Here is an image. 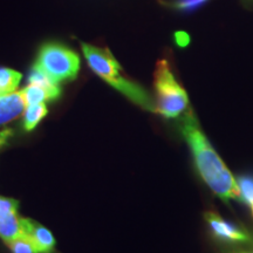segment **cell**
Returning a JSON list of instances; mask_svg holds the SVG:
<instances>
[{
	"mask_svg": "<svg viewBox=\"0 0 253 253\" xmlns=\"http://www.w3.org/2000/svg\"><path fill=\"white\" fill-rule=\"evenodd\" d=\"M179 130L194 155L199 175L209 188L226 203L230 199H239L238 182L202 131L191 110H188L183 115L179 122Z\"/></svg>",
	"mask_w": 253,
	"mask_h": 253,
	"instance_id": "cell-1",
	"label": "cell"
},
{
	"mask_svg": "<svg viewBox=\"0 0 253 253\" xmlns=\"http://www.w3.org/2000/svg\"><path fill=\"white\" fill-rule=\"evenodd\" d=\"M81 48L88 66L97 77L128 97L131 102L145 110L156 113V103L151 100L148 91H145L138 84L125 77L121 65L109 49L101 48L86 42L81 43Z\"/></svg>",
	"mask_w": 253,
	"mask_h": 253,
	"instance_id": "cell-2",
	"label": "cell"
},
{
	"mask_svg": "<svg viewBox=\"0 0 253 253\" xmlns=\"http://www.w3.org/2000/svg\"><path fill=\"white\" fill-rule=\"evenodd\" d=\"M156 113L166 119H176L189 108V97L178 84L167 60H160L154 74Z\"/></svg>",
	"mask_w": 253,
	"mask_h": 253,
	"instance_id": "cell-3",
	"label": "cell"
},
{
	"mask_svg": "<svg viewBox=\"0 0 253 253\" xmlns=\"http://www.w3.org/2000/svg\"><path fill=\"white\" fill-rule=\"evenodd\" d=\"M33 67L60 84L77 79L80 72V56L67 46L52 41L40 47Z\"/></svg>",
	"mask_w": 253,
	"mask_h": 253,
	"instance_id": "cell-4",
	"label": "cell"
},
{
	"mask_svg": "<svg viewBox=\"0 0 253 253\" xmlns=\"http://www.w3.org/2000/svg\"><path fill=\"white\" fill-rule=\"evenodd\" d=\"M209 226L217 239L225 243H245L250 240V235L244 229L231 224L212 211L205 213Z\"/></svg>",
	"mask_w": 253,
	"mask_h": 253,
	"instance_id": "cell-5",
	"label": "cell"
},
{
	"mask_svg": "<svg viewBox=\"0 0 253 253\" xmlns=\"http://www.w3.org/2000/svg\"><path fill=\"white\" fill-rule=\"evenodd\" d=\"M23 227L24 235L33 242L38 253H52L54 251L55 239L46 227L39 225L30 218H23Z\"/></svg>",
	"mask_w": 253,
	"mask_h": 253,
	"instance_id": "cell-6",
	"label": "cell"
},
{
	"mask_svg": "<svg viewBox=\"0 0 253 253\" xmlns=\"http://www.w3.org/2000/svg\"><path fill=\"white\" fill-rule=\"evenodd\" d=\"M26 109V102L20 91L0 96V126L13 121Z\"/></svg>",
	"mask_w": 253,
	"mask_h": 253,
	"instance_id": "cell-7",
	"label": "cell"
},
{
	"mask_svg": "<svg viewBox=\"0 0 253 253\" xmlns=\"http://www.w3.org/2000/svg\"><path fill=\"white\" fill-rule=\"evenodd\" d=\"M21 236H24L23 218L19 217L18 212L11 213L0 219V238L4 240L5 244Z\"/></svg>",
	"mask_w": 253,
	"mask_h": 253,
	"instance_id": "cell-8",
	"label": "cell"
},
{
	"mask_svg": "<svg viewBox=\"0 0 253 253\" xmlns=\"http://www.w3.org/2000/svg\"><path fill=\"white\" fill-rule=\"evenodd\" d=\"M23 74L11 68H0V96L17 91Z\"/></svg>",
	"mask_w": 253,
	"mask_h": 253,
	"instance_id": "cell-9",
	"label": "cell"
},
{
	"mask_svg": "<svg viewBox=\"0 0 253 253\" xmlns=\"http://www.w3.org/2000/svg\"><path fill=\"white\" fill-rule=\"evenodd\" d=\"M25 102L27 106H32V104H38V103H45L47 101H53L55 100L54 96L49 93L48 90L45 89L43 87L39 86V84H28L26 87L21 90Z\"/></svg>",
	"mask_w": 253,
	"mask_h": 253,
	"instance_id": "cell-10",
	"label": "cell"
},
{
	"mask_svg": "<svg viewBox=\"0 0 253 253\" xmlns=\"http://www.w3.org/2000/svg\"><path fill=\"white\" fill-rule=\"evenodd\" d=\"M48 113L47 106L45 103H38L27 106L25 109L24 116V129L26 131H32L37 128L39 122L42 120Z\"/></svg>",
	"mask_w": 253,
	"mask_h": 253,
	"instance_id": "cell-11",
	"label": "cell"
},
{
	"mask_svg": "<svg viewBox=\"0 0 253 253\" xmlns=\"http://www.w3.org/2000/svg\"><path fill=\"white\" fill-rule=\"evenodd\" d=\"M208 1H210V0H164V1L162 0L160 2L168 8L175 9V11L188 12L195 11V9L207 4Z\"/></svg>",
	"mask_w": 253,
	"mask_h": 253,
	"instance_id": "cell-12",
	"label": "cell"
},
{
	"mask_svg": "<svg viewBox=\"0 0 253 253\" xmlns=\"http://www.w3.org/2000/svg\"><path fill=\"white\" fill-rule=\"evenodd\" d=\"M238 186L240 192V198L245 204L251 209L253 214V177L243 176L238 179Z\"/></svg>",
	"mask_w": 253,
	"mask_h": 253,
	"instance_id": "cell-13",
	"label": "cell"
},
{
	"mask_svg": "<svg viewBox=\"0 0 253 253\" xmlns=\"http://www.w3.org/2000/svg\"><path fill=\"white\" fill-rule=\"evenodd\" d=\"M12 253H38L33 242L27 236H21L6 244Z\"/></svg>",
	"mask_w": 253,
	"mask_h": 253,
	"instance_id": "cell-14",
	"label": "cell"
},
{
	"mask_svg": "<svg viewBox=\"0 0 253 253\" xmlns=\"http://www.w3.org/2000/svg\"><path fill=\"white\" fill-rule=\"evenodd\" d=\"M19 203L13 198H7L0 196V219L7 217L8 214L18 212Z\"/></svg>",
	"mask_w": 253,
	"mask_h": 253,
	"instance_id": "cell-15",
	"label": "cell"
},
{
	"mask_svg": "<svg viewBox=\"0 0 253 253\" xmlns=\"http://www.w3.org/2000/svg\"><path fill=\"white\" fill-rule=\"evenodd\" d=\"M176 42L177 45L181 47H185L189 43V37L184 32H178L176 33Z\"/></svg>",
	"mask_w": 253,
	"mask_h": 253,
	"instance_id": "cell-16",
	"label": "cell"
},
{
	"mask_svg": "<svg viewBox=\"0 0 253 253\" xmlns=\"http://www.w3.org/2000/svg\"><path fill=\"white\" fill-rule=\"evenodd\" d=\"M11 135H12V130H9V129H7V130L0 131V145L5 144Z\"/></svg>",
	"mask_w": 253,
	"mask_h": 253,
	"instance_id": "cell-17",
	"label": "cell"
},
{
	"mask_svg": "<svg viewBox=\"0 0 253 253\" xmlns=\"http://www.w3.org/2000/svg\"><path fill=\"white\" fill-rule=\"evenodd\" d=\"M245 2H249V4H253V0H244Z\"/></svg>",
	"mask_w": 253,
	"mask_h": 253,
	"instance_id": "cell-18",
	"label": "cell"
},
{
	"mask_svg": "<svg viewBox=\"0 0 253 253\" xmlns=\"http://www.w3.org/2000/svg\"><path fill=\"white\" fill-rule=\"evenodd\" d=\"M245 253H246V252H245Z\"/></svg>",
	"mask_w": 253,
	"mask_h": 253,
	"instance_id": "cell-19",
	"label": "cell"
}]
</instances>
